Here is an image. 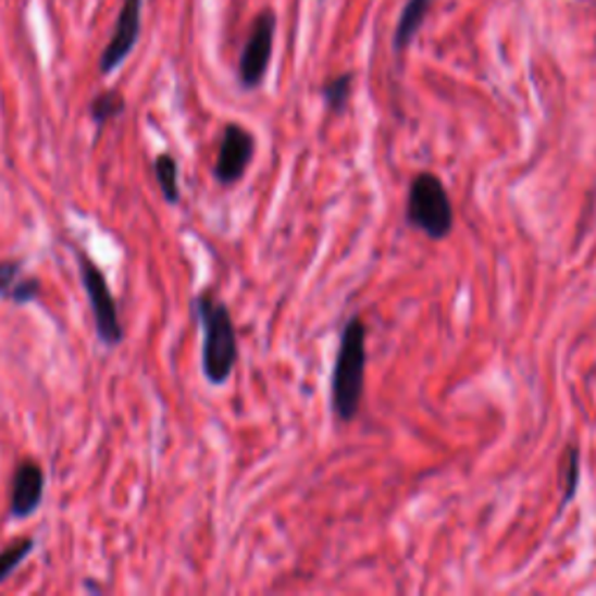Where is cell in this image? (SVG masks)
I'll use <instances>...</instances> for the list:
<instances>
[{"instance_id": "6da1fadb", "label": "cell", "mask_w": 596, "mask_h": 596, "mask_svg": "<svg viewBox=\"0 0 596 596\" xmlns=\"http://www.w3.org/2000/svg\"><path fill=\"white\" fill-rule=\"evenodd\" d=\"M367 324L355 318L343 326L336 355L334 377H331V406L340 422H355L361 410L363 387H367Z\"/></svg>"}, {"instance_id": "7a4b0ae2", "label": "cell", "mask_w": 596, "mask_h": 596, "mask_svg": "<svg viewBox=\"0 0 596 596\" xmlns=\"http://www.w3.org/2000/svg\"><path fill=\"white\" fill-rule=\"evenodd\" d=\"M194 312L203 326V375L210 385L228 383L238 363V336L231 310L210 291L194 298Z\"/></svg>"}, {"instance_id": "3957f363", "label": "cell", "mask_w": 596, "mask_h": 596, "mask_svg": "<svg viewBox=\"0 0 596 596\" xmlns=\"http://www.w3.org/2000/svg\"><path fill=\"white\" fill-rule=\"evenodd\" d=\"M406 222L422 231L429 240H445L455 228V208L443 179L434 173L412 177L408 191Z\"/></svg>"}, {"instance_id": "277c9868", "label": "cell", "mask_w": 596, "mask_h": 596, "mask_svg": "<svg viewBox=\"0 0 596 596\" xmlns=\"http://www.w3.org/2000/svg\"><path fill=\"white\" fill-rule=\"evenodd\" d=\"M77 266H79L82 287H85L91 310H94L96 336L105 347H117L124 340V326L120 322L117 303H114V296L110 291L108 280H105L103 271L98 269L87 254H79Z\"/></svg>"}, {"instance_id": "5b68a950", "label": "cell", "mask_w": 596, "mask_h": 596, "mask_svg": "<svg viewBox=\"0 0 596 596\" xmlns=\"http://www.w3.org/2000/svg\"><path fill=\"white\" fill-rule=\"evenodd\" d=\"M273 40H275V14L261 12L252 24V33L243 47L240 63H238V79L245 89H257L263 82V77H266L271 54H273Z\"/></svg>"}, {"instance_id": "8992f818", "label": "cell", "mask_w": 596, "mask_h": 596, "mask_svg": "<svg viewBox=\"0 0 596 596\" xmlns=\"http://www.w3.org/2000/svg\"><path fill=\"white\" fill-rule=\"evenodd\" d=\"M254 147L257 140L250 131L240 124H226L218 161H214V179L222 187L238 185L254 157Z\"/></svg>"}, {"instance_id": "52a82bcc", "label": "cell", "mask_w": 596, "mask_h": 596, "mask_svg": "<svg viewBox=\"0 0 596 596\" xmlns=\"http://www.w3.org/2000/svg\"><path fill=\"white\" fill-rule=\"evenodd\" d=\"M140 12H142V0H124L117 26H114L112 38L101 57V73L103 75H110L112 71H117L120 65L126 61V57L134 52V47L140 38Z\"/></svg>"}, {"instance_id": "ba28073f", "label": "cell", "mask_w": 596, "mask_h": 596, "mask_svg": "<svg viewBox=\"0 0 596 596\" xmlns=\"http://www.w3.org/2000/svg\"><path fill=\"white\" fill-rule=\"evenodd\" d=\"M45 496V471L38 461L24 459L16 463L12 475V499L10 516L14 520H26L36 512Z\"/></svg>"}, {"instance_id": "9c48e42d", "label": "cell", "mask_w": 596, "mask_h": 596, "mask_svg": "<svg viewBox=\"0 0 596 596\" xmlns=\"http://www.w3.org/2000/svg\"><path fill=\"white\" fill-rule=\"evenodd\" d=\"M432 3L434 0H408L401 16H399V24H396V30H394L396 52H403V49L412 42V38L418 36V30L422 28Z\"/></svg>"}, {"instance_id": "30bf717a", "label": "cell", "mask_w": 596, "mask_h": 596, "mask_svg": "<svg viewBox=\"0 0 596 596\" xmlns=\"http://www.w3.org/2000/svg\"><path fill=\"white\" fill-rule=\"evenodd\" d=\"M559 483H561V504H559V512L564 510L578 494V483H581V450H578L575 445H569L564 452V461H561L559 469Z\"/></svg>"}, {"instance_id": "8fae6325", "label": "cell", "mask_w": 596, "mask_h": 596, "mask_svg": "<svg viewBox=\"0 0 596 596\" xmlns=\"http://www.w3.org/2000/svg\"><path fill=\"white\" fill-rule=\"evenodd\" d=\"M91 120L96 122V128L101 131L110 120H117L120 114L126 110V101L120 91H103L91 101Z\"/></svg>"}, {"instance_id": "7c38bea8", "label": "cell", "mask_w": 596, "mask_h": 596, "mask_svg": "<svg viewBox=\"0 0 596 596\" xmlns=\"http://www.w3.org/2000/svg\"><path fill=\"white\" fill-rule=\"evenodd\" d=\"M36 550V541L24 536L14 538L8 548L0 550V583H5L8 578L24 564V559Z\"/></svg>"}, {"instance_id": "4fadbf2b", "label": "cell", "mask_w": 596, "mask_h": 596, "mask_svg": "<svg viewBox=\"0 0 596 596\" xmlns=\"http://www.w3.org/2000/svg\"><path fill=\"white\" fill-rule=\"evenodd\" d=\"M154 175L161 187V194L171 206L179 203V187H177V161L171 154H159L154 161Z\"/></svg>"}, {"instance_id": "5bb4252c", "label": "cell", "mask_w": 596, "mask_h": 596, "mask_svg": "<svg viewBox=\"0 0 596 596\" xmlns=\"http://www.w3.org/2000/svg\"><path fill=\"white\" fill-rule=\"evenodd\" d=\"M352 75L345 73V75H338L334 79H328L324 85V101L328 105L331 112H343L347 101H350V94H352Z\"/></svg>"}, {"instance_id": "9a60e30c", "label": "cell", "mask_w": 596, "mask_h": 596, "mask_svg": "<svg viewBox=\"0 0 596 596\" xmlns=\"http://www.w3.org/2000/svg\"><path fill=\"white\" fill-rule=\"evenodd\" d=\"M22 261H0V296H10L16 280L22 275Z\"/></svg>"}, {"instance_id": "2e32d148", "label": "cell", "mask_w": 596, "mask_h": 596, "mask_svg": "<svg viewBox=\"0 0 596 596\" xmlns=\"http://www.w3.org/2000/svg\"><path fill=\"white\" fill-rule=\"evenodd\" d=\"M38 291H40V283L36 277H26V280H20V283H16L10 291V301L14 303H30L33 298H38Z\"/></svg>"}]
</instances>
